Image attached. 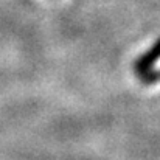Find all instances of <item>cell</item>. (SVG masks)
<instances>
[{
  "label": "cell",
  "instance_id": "obj_2",
  "mask_svg": "<svg viewBox=\"0 0 160 160\" xmlns=\"http://www.w3.org/2000/svg\"><path fill=\"white\" fill-rule=\"evenodd\" d=\"M138 79H140V82L145 84V86H152V84H156V82H160V70L151 68V70L145 72L143 75H140Z\"/></svg>",
  "mask_w": 160,
  "mask_h": 160
},
{
  "label": "cell",
  "instance_id": "obj_1",
  "mask_svg": "<svg viewBox=\"0 0 160 160\" xmlns=\"http://www.w3.org/2000/svg\"><path fill=\"white\" fill-rule=\"evenodd\" d=\"M159 59H160V38L152 44V47H151L149 50H146L142 56H138V58L134 61L132 68H134V72L140 76V75H143L145 72L151 70Z\"/></svg>",
  "mask_w": 160,
  "mask_h": 160
}]
</instances>
